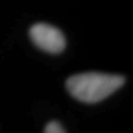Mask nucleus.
Instances as JSON below:
<instances>
[{
	"instance_id": "f03ea898",
	"label": "nucleus",
	"mask_w": 133,
	"mask_h": 133,
	"mask_svg": "<svg viewBox=\"0 0 133 133\" xmlns=\"http://www.w3.org/2000/svg\"><path fill=\"white\" fill-rule=\"evenodd\" d=\"M30 38L37 47L57 55L64 50L65 38L59 29L48 23H36L30 28Z\"/></svg>"
},
{
	"instance_id": "7ed1b4c3",
	"label": "nucleus",
	"mask_w": 133,
	"mask_h": 133,
	"mask_svg": "<svg viewBox=\"0 0 133 133\" xmlns=\"http://www.w3.org/2000/svg\"><path fill=\"white\" fill-rule=\"evenodd\" d=\"M44 133H65V131L59 122L51 121L47 124L44 129Z\"/></svg>"
},
{
	"instance_id": "f257e3e1",
	"label": "nucleus",
	"mask_w": 133,
	"mask_h": 133,
	"mask_svg": "<svg viewBox=\"0 0 133 133\" xmlns=\"http://www.w3.org/2000/svg\"><path fill=\"white\" fill-rule=\"evenodd\" d=\"M125 79L118 74L84 72L70 77L65 87L74 99L84 103H97L119 90Z\"/></svg>"
}]
</instances>
